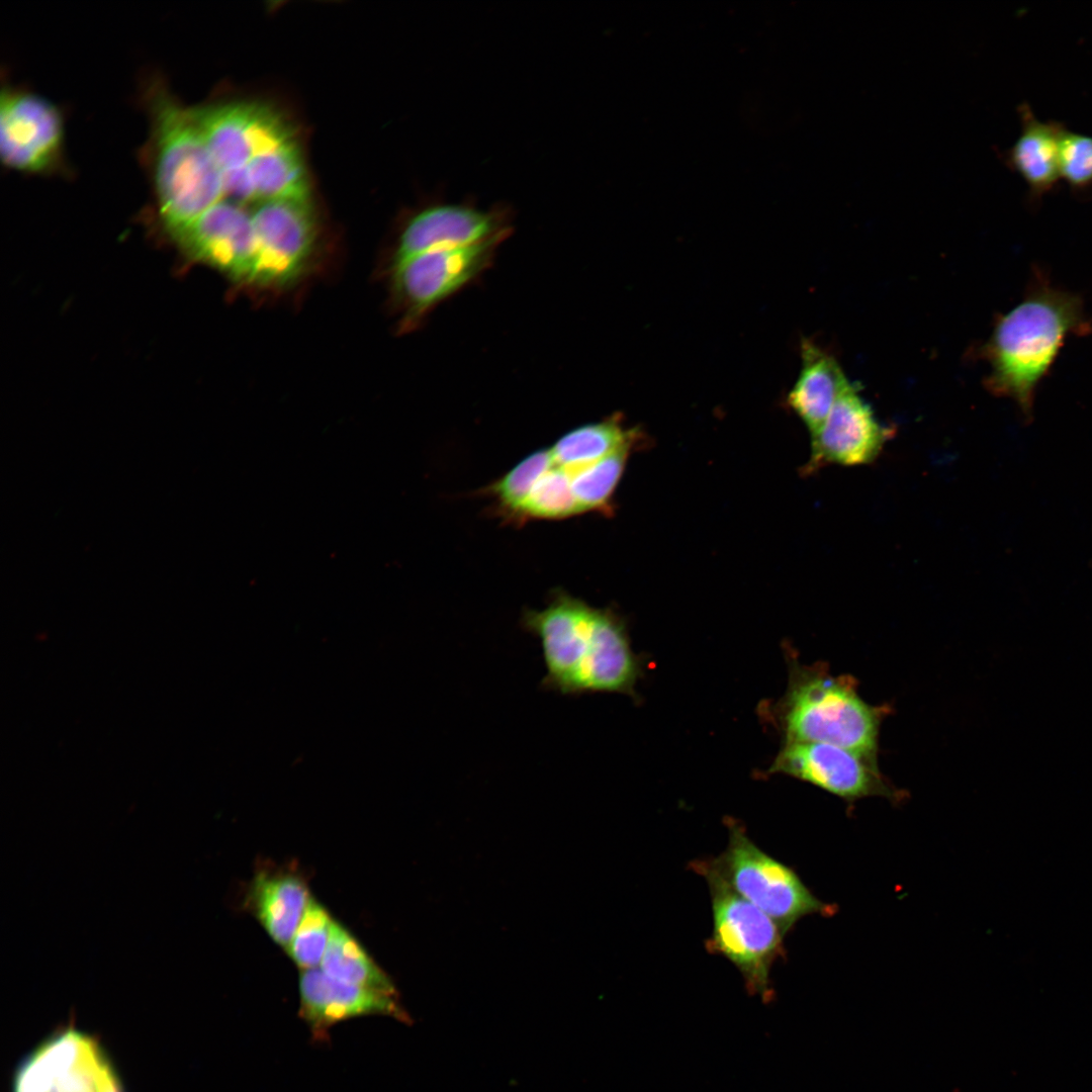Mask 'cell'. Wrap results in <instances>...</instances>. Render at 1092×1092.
<instances>
[{"instance_id": "1", "label": "cell", "mask_w": 1092, "mask_h": 1092, "mask_svg": "<svg viewBox=\"0 0 1092 1092\" xmlns=\"http://www.w3.org/2000/svg\"><path fill=\"white\" fill-rule=\"evenodd\" d=\"M521 627L537 638L545 664L543 690L562 696L629 694L639 665L622 620L562 589L542 610H524Z\"/></svg>"}, {"instance_id": "2", "label": "cell", "mask_w": 1092, "mask_h": 1092, "mask_svg": "<svg viewBox=\"0 0 1092 1092\" xmlns=\"http://www.w3.org/2000/svg\"><path fill=\"white\" fill-rule=\"evenodd\" d=\"M1091 332L1078 294L1035 278L1020 302L997 320L984 347L990 367L987 388L1012 398L1029 418L1036 389L1068 337Z\"/></svg>"}, {"instance_id": "3", "label": "cell", "mask_w": 1092, "mask_h": 1092, "mask_svg": "<svg viewBox=\"0 0 1092 1092\" xmlns=\"http://www.w3.org/2000/svg\"><path fill=\"white\" fill-rule=\"evenodd\" d=\"M890 710L864 701L850 674H833L825 663L794 664L781 710L785 742L828 743L878 758Z\"/></svg>"}, {"instance_id": "4", "label": "cell", "mask_w": 1092, "mask_h": 1092, "mask_svg": "<svg viewBox=\"0 0 1092 1092\" xmlns=\"http://www.w3.org/2000/svg\"><path fill=\"white\" fill-rule=\"evenodd\" d=\"M155 187L170 234L198 218L224 196L221 175L190 108L169 95L153 97Z\"/></svg>"}, {"instance_id": "5", "label": "cell", "mask_w": 1092, "mask_h": 1092, "mask_svg": "<svg viewBox=\"0 0 1092 1092\" xmlns=\"http://www.w3.org/2000/svg\"><path fill=\"white\" fill-rule=\"evenodd\" d=\"M690 867L709 886L712 932L705 946L728 960L741 974L747 992L769 1003L774 996L770 971L783 957L785 933L764 912L738 895L704 859Z\"/></svg>"}, {"instance_id": "6", "label": "cell", "mask_w": 1092, "mask_h": 1092, "mask_svg": "<svg viewBox=\"0 0 1092 1092\" xmlns=\"http://www.w3.org/2000/svg\"><path fill=\"white\" fill-rule=\"evenodd\" d=\"M704 860L785 934L805 916H827L835 911V906L817 898L792 868L759 848L739 825L729 824L726 849Z\"/></svg>"}, {"instance_id": "7", "label": "cell", "mask_w": 1092, "mask_h": 1092, "mask_svg": "<svg viewBox=\"0 0 1092 1092\" xmlns=\"http://www.w3.org/2000/svg\"><path fill=\"white\" fill-rule=\"evenodd\" d=\"M505 241L433 250L394 263L391 287L400 330H414L437 305L474 283L492 266Z\"/></svg>"}, {"instance_id": "8", "label": "cell", "mask_w": 1092, "mask_h": 1092, "mask_svg": "<svg viewBox=\"0 0 1092 1092\" xmlns=\"http://www.w3.org/2000/svg\"><path fill=\"white\" fill-rule=\"evenodd\" d=\"M13 1092H123L97 1039L70 1025L47 1038L19 1064Z\"/></svg>"}, {"instance_id": "9", "label": "cell", "mask_w": 1092, "mask_h": 1092, "mask_svg": "<svg viewBox=\"0 0 1092 1092\" xmlns=\"http://www.w3.org/2000/svg\"><path fill=\"white\" fill-rule=\"evenodd\" d=\"M771 772L785 774L830 793L847 804L869 797L905 799L880 770L878 758L821 742H785Z\"/></svg>"}, {"instance_id": "10", "label": "cell", "mask_w": 1092, "mask_h": 1092, "mask_svg": "<svg viewBox=\"0 0 1092 1092\" xmlns=\"http://www.w3.org/2000/svg\"><path fill=\"white\" fill-rule=\"evenodd\" d=\"M256 239L251 283L284 286L305 269L314 251L316 226L308 199L260 202L251 214Z\"/></svg>"}, {"instance_id": "11", "label": "cell", "mask_w": 1092, "mask_h": 1092, "mask_svg": "<svg viewBox=\"0 0 1092 1092\" xmlns=\"http://www.w3.org/2000/svg\"><path fill=\"white\" fill-rule=\"evenodd\" d=\"M511 212L504 204L484 209L472 202L431 203L405 222L397 240L393 264L433 250L507 240L513 229Z\"/></svg>"}, {"instance_id": "12", "label": "cell", "mask_w": 1092, "mask_h": 1092, "mask_svg": "<svg viewBox=\"0 0 1092 1092\" xmlns=\"http://www.w3.org/2000/svg\"><path fill=\"white\" fill-rule=\"evenodd\" d=\"M892 436L872 406L849 382L830 414L811 436V454L803 467L807 474L830 464L858 466L873 462Z\"/></svg>"}, {"instance_id": "13", "label": "cell", "mask_w": 1092, "mask_h": 1092, "mask_svg": "<svg viewBox=\"0 0 1092 1092\" xmlns=\"http://www.w3.org/2000/svg\"><path fill=\"white\" fill-rule=\"evenodd\" d=\"M171 235L193 259L235 280L251 281L256 239L251 213L240 203L221 200Z\"/></svg>"}, {"instance_id": "14", "label": "cell", "mask_w": 1092, "mask_h": 1092, "mask_svg": "<svg viewBox=\"0 0 1092 1092\" xmlns=\"http://www.w3.org/2000/svg\"><path fill=\"white\" fill-rule=\"evenodd\" d=\"M63 140L58 109L42 97L3 91L0 105V152L9 168L24 172L48 169Z\"/></svg>"}, {"instance_id": "15", "label": "cell", "mask_w": 1092, "mask_h": 1092, "mask_svg": "<svg viewBox=\"0 0 1092 1092\" xmlns=\"http://www.w3.org/2000/svg\"><path fill=\"white\" fill-rule=\"evenodd\" d=\"M299 994V1015L315 1038L324 1039L329 1028L337 1022L362 1015L378 1014L402 1022L411 1021L398 995L336 980L318 968L301 972Z\"/></svg>"}, {"instance_id": "16", "label": "cell", "mask_w": 1092, "mask_h": 1092, "mask_svg": "<svg viewBox=\"0 0 1092 1092\" xmlns=\"http://www.w3.org/2000/svg\"><path fill=\"white\" fill-rule=\"evenodd\" d=\"M310 899L304 879L285 871L256 874L247 897L248 905L266 932L285 950Z\"/></svg>"}, {"instance_id": "17", "label": "cell", "mask_w": 1092, "mask_h": 1092, "mask_svg": "<svg viewBox=\"0 0 1092 1092\" xmlns=\"http://www.w3.org/2000/svg\"><path fill=\"white\" fill-rule=\"evenodd\" d=\"M850 381L839 363L811 340L801 342V370L788 393L787 403L811 436L822 426Z\"/></svg>"}, {"instance_id": "18", "label": "cell", "mask_w": 1092, "mask_h": 1092, "mask_svg": "<svg viewBox=\"0 0 1092 1092\" xmlns=\"http://www.w3.org/2000/svg\"><path fill=\"white\" fill-rule=\"evenodd\" d=\"M1021 132L1007 153V162L1025 181L1034 200L1049 193L1061 179L1060 140L1065 125L1043 121L1028 104L1019 107Z\"/></svg>"}, {"instance_id": "19", "label": "cell", "mask_w": 1092, "mask_h": 1092, "mask_svg": "<svg viewBox=\"0 0 1092 1092\" xmlns=\"http://www.w3.org/2000/svg\"><path fill=\"white\" fill-rule=\"evenodd\" d=\"M256 106L226 103L190 108L220 175L246 168L252 160Z\"/></svg>"}, {"instance_id": "20", "label": "cell", "mask_w": 1092, "mask_h": 1092, "mask_svg": "<svg viewBox=\"0 0 1092 1092\" xmlns=\"http://www.w3.org/2000/svg\"><path fill=\"white\" fill-rule=\"evenodd\" d=\"M639 438L637 429L626 428L622 417L614 414L603 421L575 428L558 439L549 452L552 461L562 467L576 468L599 461Z\"/></svg>"}, {"instance_id": "21", "label": "cell", "mask_w": 1092, "mask_h": 1092, "mask_svg": "<svg viewBox=\"0 0 1092 1092\" xmlns=\"http://www.w3.org/2000/svg\"><path fill=\"white\" fill-rule=\"evenodd\" d=\"M321 969L336 980L397 995L389 976L372 960L359 941L336 921L332 926Z\"/></svg>"}, {"instance_id": "22", "label": "cell", "mask_w": 1092, "mask_h": 1092, "mask_svg": "<svg viewBox=\"0 0 1092 1092\" xmlns=\"http://www.w3.org/2000/svg\"><path fill=\"white\" fill-rule=\"evenodd\" d=\"M246 169L255 200L308 199L307 176L295 141L252 159Z\"/></svg>"}, {"instance_id": "23", "label": "cell", "mask_w": 1092, "mask_h": 1092, "mask_svg": "<svg viewBox=\"0 0 1092 1092\" xmlns=\"http://www.w3.org/2000/svg\"><path fill=\"white\" fill-rule=\"evenodd\" d=\"M632 447L620 449L605 458L576 468H566L579 514L610 510L615 488L623 474Z\"/></svg>"}, {"instance_id": "24", "label": "cell", "mask_w": 1092, "mask_h": 1092, "mask_svg": "<svg viewBox=\"0 0 1092 1092\" xmlns=\"http://www.w3.org/2000/svg\"><path fill=\"white\" fill-rule=\"evenodd\" d=\"M579 515L569 472L552 461L536 479L514 521L559 520Z\"/></svg>"}, {"instance_id": "25", "label": "cell", "mask_w": 1092, "mask_h": 1092, "mask_svg": "<svg viewBox=\"0 0 1092 1092\" xmlns=\"http://www.w3.org/2000/svg\"><path fill=\"white\" fill-rule=\"evenodd\" d=\"M333 923L327 909L311 898L286 949L302 971L316 968L322 962Z\"/></svg>"}, {"instance_id": "26", "label": "cell", "mask_w": 1092, "mask_h": 1092, "mask_svg": "<svg viewBox=\"0 0 1092 1092\" xmlns=\"http://www.w3.org/2000/svg\"><path fill=\"white\" fill-rule=\"evenodd\" d=\"M551 462L549 449L532 453L488 487L499 511L513 520L536 479Z\"/></svg>"}, {"instance_id": "27", "label": "cell", "mask_w": 1092, "mask_h": 1092, "mask_svg": "<svg viewBox=\"0 0 1092 1092\" xmlns=\"http://www.w3.org/2000/svg\"><path fill=\"white\" fill-rule=\"evenodd\" d=\"M1060 177L1076 192L1092 188V136L1064 128L1059 151Z\"/></svg>"}]
</instances>
